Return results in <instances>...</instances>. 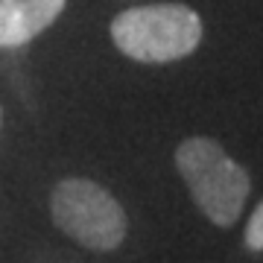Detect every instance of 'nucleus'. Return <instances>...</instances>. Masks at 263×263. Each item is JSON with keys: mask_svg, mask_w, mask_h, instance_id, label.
<instances>
[{"mask_svg": "<svg viewBox=\"0 0 263 263\" xmlns=\"http://www.w3.org/2000/svg\"><path fill=\"white\" fill-rule=\"evenodd\" d=\"M243 240L252 252H263V202L254 208V214L249 216V226H246Z\"/></svg>", "mask_w": 263, "mask_h": 263, "instance_id": "5", "label": "nucleus"}, {"mask_svg": "<svg viewBox=\"0 0 263 263\" xmlns=\"http://www.w3.org/2000/svg\"><path fill=\"white\" fill-rule=\"evenodd\" d=\"M67 0H0V50H15L38 38L65 12Z\"/></svg>", "mask_w": 263, "mask_h": 263, "instance_id": "4", "label": "nucleus"}, {"mask_svg": "<svg viewBox=\"0 0 263 263\" xmlns=\"http://www.w3.org/2000/svg\"><path fill=\"white\" fill-rule=\"evenodd\" d=\"M202 18L184 3L132 6L111 21L114 47L143 65L187 59L202 44Z\"/></svg>", "mask_w": 263, "mask_h": 263, "instance_id": "2", "label": "nucleus"}, {"mask_svg": "<svg viewBox=\"0 0 263 263\" xmlns=\"http://www.w3.org/2000/svg\"><path fill=\"white\" fill-rule=\"evenodd\" d=\"M176 170L187 184L199 211L219 228H231L240 219L252 193V176L240 167L214 138H187L176 149Z\"/></svg>", "mask_w": 263, "mask_h": 263, "instance_id": "1", "label": "nucleus"}, {"mask_svg": "<svg viewBox=\"0 0 263 263\" xmlns=\"http://www.w3.org/2000/svg\"><path fill=\"white\" fill-rule=\"evenodd\" d=\"M50 216L62 234L94 252L117 249L129 231L123 205L91 179L59 181L50 196Z\"/></svg>", "mask_w": 263, "mask_h": 263, "instance_id": "3", "label": "nucleus"}]
</instances>
